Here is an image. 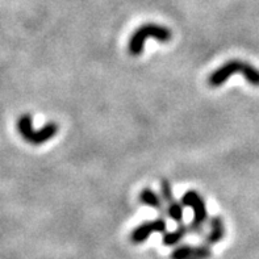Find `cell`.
Instances as JSON below:
<instances>
[{"label": "cell", "mask_w": 259, "mask_h": 259, "mask_svg": "<svg viewBox=\"0 0 259 259\" xmlns=\"http://www.w3.org/2000/svg\"><path fill=\"white\" fill-rule=\"evenodd\" d=\"M234 74H241L251 85L259 87V70L241 59H230L229 62L224 63L221 67L214 70L209 76L210 87H220Z\"/></svg>", "instance_id": "1"}, {"label": "cell", "mask_w": 259, "mask_h": 259, "mask_svg": "<svg viewBox=\"0 0 259 259\" xmlns=\"http://www.w3.org/2000/svg\"><path fill=\"white\" fill-rule=\"evenodd\" d=\"M153 37L159 42H168L172 37V33L167 26L158 25V24H145L141 25L132 34L128 44V52L131 56L138 57L144 52V46L146 39Z\"/></svg>", "instance_id": "2"}, {"label": "cell", "mask_w": 259, "mask_h": 259, "mask_svg": "<svg viewBox=\"0 0 259 259\" xmlns=\"http://www.w3.org/2000/svg\"><path fill=\"white\" fill-rule=\"evenodd\" d=\"M182 204L186 207L191 208L194 212V220L190 224L191 233L203 234L204 233V224L208 220V210L207 204L204 201L200 194H197L196 191H187L182 196Z\"/></svg>", "instance_id": "3"}, {"label": "cell", "mask_w": 259, "mask_h": 259, "mask_svg": "<svg viewBox=\"0 0 259 259\" xmlns=\"http://www.w3.org/2000/svg\"><path fill=\"white\" fill-rule=\"evenodd\" d=\"M58 131L59 126L56 122H49L42 129L34 131L32 126V117L29 115L23 116L19 120L20 135L23 136L25 141H28L32 145H41L44 142H48L58 133Z\"/></svg>", "instance_id": "4"}, {"label": "cell", "mask_w": 259, "mask_h": 259, "mask_svg": "<svg viewBox=\"0 0 259 259\" xmlns=\"http://www.w3.org/2000/svg\"><path fill=\"white\" fill-rule=\"evenodd\" d=\"M161 197L163 203L166 204V209H167V216L171 220L178 224H182L183 221V205L178 200H175L174 195H172V188L167 179H162L161 181Z\"/></svg>", "instance_id": "5"}, {"label": "cell", "mask_w": 259, "mask_h": 259, "mask_svg": "<svg viewBox=\"0 0 259 259\" xmlns=\"http://www.w3.org/2000/svg\"><path fill=\"white\" fill-rule=\"evenodd\" d=\"M167 223L164 219L159 217L157 220L145 221L141 225H138L131 234V241L133 243H142L148 240L151 234L154 233H167Z\"/></svg>", "instance_id": "6"}, {"label": "cell", "mask_w": 259, "mask_h": 259, "mask_svg": "<svg viewBox=\"0 0 259 259\" xmlns=\"http://www.w3.org/2000/svg\"><path fill=\"white\" fill-rule=\"evenodd\" d=\"M212 256V250L208 243L199 246L183 245L171 253V259H209Z\"/></svg>", "instance_id": "7"}, {"label": "cell", "mask_w": 259, "mask_h": 259, "mask_svg": "<svg viewBox=\"0 0 259 259\" xmlns=\"http://www.w3.org/2000/svg\"><path fill=\"white\" fill-rule=\"evenodd\" d=\"M140 201L148 207L153 208V209L158 210L161 216H166L167 214V209L164 207V203L162 200L161 195H158L157 192L151 190V188H144L140 194Z\"/></svg>", "instance_id": "8"}, {"label": "cell", "mask_w": 259, "mask_h": 259, "mask_svg": "<svg viewBox=\"0 0 259 259\" xmlns=\"http://www.w3.org/2000/svg\"><path fill=\"white\" fill-rule=\"evenodd\" d=\"M225 237V225L220 216L210 217L209 220V233L205 237V243L208 245H216Z\"/></svg>", "instance_id": "9"}, {"label": "cell", "mask_w": 259, "mask_h": 259, "mask_svg": "<svg viewBox=\"0 0 259 259\" xmlns=\"http://www.w3.org/2000/svg\"><path fill=\"white\" fill-rule=\"evenodd\" d=\"M191 233L190 225H184V224H181L174 232H170V233H164L163 234V240H162V243L164 246H175L178 243L181 242L182 240H184V237L187 234Z\"/></svg>", "instance_id": "10"}]
</instances>
